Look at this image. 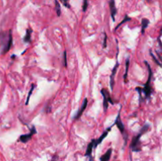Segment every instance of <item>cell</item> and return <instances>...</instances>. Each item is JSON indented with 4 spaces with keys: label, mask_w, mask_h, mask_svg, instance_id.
<instances>
[{
    "label": "cell",
    "mask_w": 162,
    "mask_h": 161,
    "mask_svg": "<svg viewBox=\"0 0 162 161\" xmlns=\"http://www.w3.org/2000/svg\"><path fill=\"white\" fill-rule=\"evenodd\" d=\"M112 149L109 148V150L107 151L106 153L103 155L102 156L100 157V161H109L112 156Z\"/></svg>",
    "instance_id": "cell-13"
},
{
    "label": "cell",
    "mask_w": 162,
    "mask_h": 161,
    "mask_svg": "<svg viewBox=\"0 0 162 161\" xmlns=\"http://www.w3.org/2000/svg\"><path fill=\"white\" fill-rule=\"evenodd\" d=\"M88 8V0H83V5H82V10L84 12L86 11Z\"/></svg>",
    "instance_id": "cell-21"
},
{
    "label": "cell",
    "mask_w": 162,
    "mask_h": 161,
    "mask_svg": "<svg viewBox=\"0 0 162 161\" xmlns=\"http://www.w3.org/2000/svg\"><path fill=\"white\" fill-rule=\"evenodd\" d=\"M60 2H62V4L66 8H71V5L69 3V0H60Z\"/></svg>",
    "instance_id": "cell-20"
},
{
    "label": "cell",
    "mask_w": 162,
    "mask_h": 161,
    "mask_svg": "<svg viewBox=\"0 0 162 161\" xmlns=\"http://www.w3.org/2000/svg\"><path fill=\"white\" fill-rule=\"evenodd\" d=\"M129 64H130V62H129V59H127L126 61V70H125V73H124V80L125 83H127V73L128 69H129Z\"/></svg>",
    "instance_id": "cell-16"
},
{
    "label": "cell",
    "mask_w": 162,
    "mask_h": 161,
    "mask_svg": "<svg viewBox=\"0 0 162 161\" xmlns=\"http://www.w3.org/2000/svg\"><path fill=\"white\" fill-rule=\"evenodd\" d=\"M149 129V124H145L144 126L141 129L139 134L136 135L133 138L131 144H130V148L133 152H140L142 149V145H141V141H140V138H141L142 135L146 133L148 131V129Z\"/></svg>",
    "instance_id": "cell-1"
},
{
    "label": "cell",
    "mask_w": 162,
    "mask_h": 161,
    "mask_svg": "<svg viewBox=\"0 0 162 161\" xmlns=\"http://www.w3.org/2000/svg\"><path fill=\"white\" fill-rule=\"evenodd\" d=\"M66 57H67V55H66V51H65L63 54V62L65 67H66V66H67V59H66Z\"/></svg>",
    "instance_id": "cell-22"
},
{
    "label": "cell",
    "mask_w": 162,
    "mask_h": 161,
    "mask_svg": "<svg viewBox=\"0 0 162 161\" xmlns=\"http://www.w3.org/2000/svg\"><path fill=\"white\" fill-rule=\"evenodd\" d=\"M34 88H35V85H32V86H31V89H30L29 92V94H28V96H27V99H26V105H28L29 102L30 97H31V96H32V92H33V90H34Z\"/></svg>",
    "instance_id": "cell-18"
},
{
    "label": "cell",
    "mask_w": 162,
    "mask_h": 161,
    "mask_svg": "<svg viewBox=\"0 0 162 161\" xmlns=\"http://www.w3.org/2000/svg\"><path fill=\"white\" fill-rule=\"evenodd\" d=\"M57 159V158H56V156H54L53 158H52V159H51V161H57V159Z\"/></svg>",
    "instance_id": "cell-24"
},
{
    "label": "cell",
    "mask_w": 162,
    "mask_h": 161,
    "mask_svg": "<svg viewBox=\"0 0 162 161\" xmlns=\"http://www.w3.org/2000/svg\"><path fill=\"white\" fill-rule=\"evenodd\" d=\"M118 66H119V63L118 62H116V64L115 65L113 70H112V74H111V77H110V88H111L112 90H113V87H114V84H115V76L116 74V72H117V69Z\"/></svg>",
    "instance_id": "cell-9"
},
{
    "label": "cell",
    "mask_w": 162,
    "mask_h": 161,
    "mask_svg": "<svg viewBox=\"0 0 162 161\" xmlns=\"http://www.w3.org/2000/svg\"><path fill=\"white\" fill-rule=\"evenodd\" d=\"M116 126L118 127V129H120V133L123 134L124 136V139H125V144L127 143V132L125 130V126H124V124L122 122L121 119H120V112H119L117 117H116V119H115V124Z\"/></svg>",
    "instance_id": "cell-5"
},
{
    "label": "cell",
    "mask_w": 162,
    "mask_h": 161,
    "mask_svg": "<svg viewBox=\"0 0 162 161\" xmlns=\"http://www.w3.org/2000/svg\"><path fill=\"white\" fill-rule=\"evenodd\" d=\"M149 54H150V55H151L152 59H154V62H156V63L157 64V65H158V66H161V64H160V61H159V60H158L157 59V58L155 57V55H154V54H153V52H152L151 51H149Z\"/></svg>",
    "instance_id": "cell-19"
},
{
    "label": "cell",
    "mask_w": 162,
    "mask_h": 161,
    "mask_svg": "<svg viewBox=\"0 0 162 161\" xmlns=\"http://www.w3.org/2000/svg\"><path fill=\"white\" fill-rule=\"evenodd\" d=\"M145 64L146 65L148 68V72H149V75H148V79L146 83L144 85V88H142V92L144 93L145 94V98L149 99L150 97V96L152 94V92H153V89L151 87V80H152V76H153V73H152L151 67L149 66V64L148 63L147 61H145Z\"/></svg>",
    "instance_id": "cell-3"
},
{
    "label": "cell",
    "mask_w": 162,
    "mask_h": 161,
    "mask_svg": "<svg viewBox=\"0 0 162 161\" xmlns=\"http://www.w3.org/2000/svg\"><path fill=\"white\" fill-rule=\"evenodd\" d=\"M104 35H105V37H104V43H103V47L104 48H106L107 47V40H108V36H107V34L104 33Z\"/></svg>",
    "instance_id": "cell-23"
},
{
    "label": "cell",
    "mask_w": 162,
    "mask_h": 161,
    "mask_svg": "<svg viewBox=\"0 0 162 161\" xmlns=\"http://www.w3.org/2000/svg\"><path fill=\"white\" fill-rule=\"evenodd\" d=\"M149 24V21L148 19H146V18H143V19L142 20V33L143 34L145 32V29L148 27Z\"/></svg>",
    "instance_id": "cell-14"
},
{
    "label": "cell",
    "mask_w": 162,
    "mask_h": 161,
    "mask_svg": "<svg viewBox=\"0 0 162 161\" xmlns=\"http://www.w3.org/2000/svg\"><path fill=\"white\" fill-rule=\"evenodd\" d=\"M94 141H95V139H93V140L90 141V143L88 144V147L86 148V152H85V156L88 157H90V160L92 161V152H93V148H94Z\"/></svg>",
    "instance_id": "cell-11"
},
{
    "label": "cell",
    "mask_w": 162,
    "mask_h": 161,
    "mask_svg": "<svg viewBox=\"0 0 162 161\" xmlns=\"http://www.w3.org/2000/svg\"><path fill=\"white\" fill-rule=\"evenodd\" d=\"M32 29L29 28V29H26V36H25V37H24V39H23L24 42H25V43H30V42H31V36H32Z\"/></svg>",
    "instance_id": "cell-12"
},
{
    "label": "cell",
    "mask_w": 162,
    "mask_h": 161,
    "mask_svg": "<svg viewBox=\"0 0 162 161\" xmlns=\"http://www.w3.org/2000/svg\"><path fill=\"white\" fill-rule=\"evenodd\" d=\"M35 134H36V129L35 126H32L31 128V130H30V133L27 134H23V135H21L19 138V141L23 143H27L32 138V137Z\"/></svg>",
    "instance_id": "cell-6"
},
{
    "label": "cell",
    "mask_w": 162,
    "mask_h": 161,
    "mask_svg": "<svg viewBox=\"0 0 162 161\" xmlns=\"http://www.w3.org/2000/svg\"><path fill=\"white\" fill-rule=\"evenodd\" d=\"M0 43L2 44V54L7 53L9 50L11 49V46H12V43H13V36H12V30H10L8 36H7V39H6V35L5 33L0 34Z\"/></svg>",
    "instance_id": "cell-2"
},
{
    "label": "cell",
    "mask_w": 162,
    "mask_h": 161,
    "mask_svg": "<svg viewBox=\"0 0 162 161\" xmlns=\"http://www.w3.org/2000/svg\"><path fill=\"white\" fill-rule=\"evenodd\" d=\"M130 17H129L127 16V15H126V16H125V17H124V20H123V21H121V22H120V24H119V25H118L117 26H116V27H115V30H117L118 29H119V28L120 27V26H122V25H123V24H124V23H126L127 21H130Z\"/></svg>",
    "instance_id": "cell-17"
},
{
    "label": "cell",
    "mask_w": 162,
    "mask_h": 161,
    "mask_svg": "<svg viewBox=\"0 0 162 161\" xmlns=\"http://www.w3.org/2000/svg\"><path fill=\"white\" fill-rule=\"evenodd\" d=\"M101 94H102L103 99H104V100H103L104 111H105V112H106L107 110H108V108H109V103H111L112 104H114V103H113L111 96H110V93L107 89H103L101 90Z\"/></svg>",
    "instance_id": "cell-4"
},
{
    "label": "cell",
    "mask_w": 162,
    "mask_h": 161,
    "mask_svg": "<svg viewBox=\"0 0 162 161\" xmlns=\"http://www.w3.org/2000/svg\"><path fill=\"white\" fill-rule=\"evenodd\" d=\"M112 126H111V127H109V129H107L106 130H105V131L104 132V134H103L102 135L100 136V138H99L98 139H97V140H95V141H94V148H96V146H97L98 144H100V143H101V142L103 141V140H104V139H105V138H106L107 135L109 134V131H110V129H112Z\"/></svg>",
    "instance_id": "cell-10"
},
{
    "label": "cell",
    "mask_w": 162,
    "mask_h": 161,
    "mask_svg": "<svg viewBox=\"0 0 162 161\" xmlns=\"http://www.w3.org/2000/svg\"><path fill=\"white\" fill-rule=\"evenodd\" d=\"M55 2V7H56V14H57L58 17H60V15H61V6H60V2L58 0H55L54 1Z\"/></svg>",
    "instance_id": "cell-15"
},
{
    "label": "cell",
    "mask_w": 162,
    "mask_h": 161,
    "mask_svg": "<svg viewBox=\"0 0 162 161\" xmlns=\"http://www.w3.org/2000/svg\"><path fill=\"white\" fill-rule=\"evenodd\" d=\"M109 8H110V14H111V17L112 18V21H115V15L117 14V9L115 7V0H110L109 1Z\"/></svg>",
    "instance_id": "cell-8"
},
{
    "label": "cell",
    "mask_w": 162,
    "mask_h": 161,
    "mask_svg": "<svg viewBox=\"0 0 162 161\" xmlns=\"http://www.w3.org/2000/svg\"><path fill=\"white\" fill-rule=\"evenodd\" d=\"M87 104H88V99L87 98H85V99H84L82 105L81 106V108H79L78 111V112L76 113V114H75V117H74L75 120H78V119L81 118V116L82 115V114H83L84 111L85 110V108L87 107Z\"/></svg>",
    "instance_id": "cell-7"
}]
</instances>
